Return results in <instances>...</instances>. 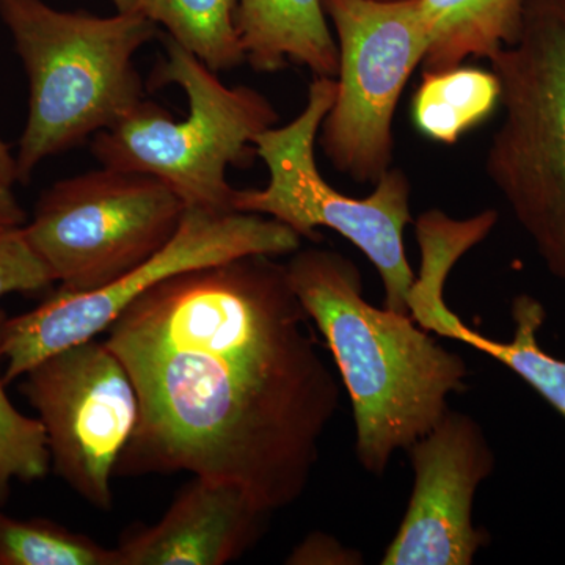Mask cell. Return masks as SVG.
<instances>
[{"label": "cell", "instance_id": "obj_19", "mask_svg": "<svg viewBox=\"0 0 565 565\" xmlns=\"http://www.w3.org/2000/svg\"><path fill=\"white\" fill-rule=\"evenodd\" d=\"M9 316L0 310V363L3 360V326ZM0 370V508L6 505L13 481H40L51 470L47 434L40 418L22 415L6 393Z\"/></svg>", "mask_w": 565, "mask_h": 565}, {"label": "cell", "instance_id": "obj_24", "mask_svg": "<svg viewBox=\"0 0 565 565\" xmlns=\"http://www.w3.org/2000/svg\"><path fill=\"white\" fill-rule=\"evenodd\" d=\"M114 2L115 9L120 11V13H126V11L136 10L137 0H111Z\"/></svg>", "mask_w": 565, "mask_h": 565}, {"label": "cell", "instance_id": "obj_1", "mask_svg": "<svg viewBox=\"0 0 565 565\" xmlns=\"http://www.w3.org/2000/svg\"><path fill=\"white\" fill-rule=\"evenodd\" d=\"M274 258L173 275L111 322L139 396L118 476L184 471L269 514L302 497L341 388Z\"/></svg>", "mask_w": 565, "mask_h": 565}, {"label": "cell", "instance_id": "obj_6", "mask_svg": "<svg viewBox=\"0 0 565 565\" xmlns=\"http://www.w3.org/2000/svg\"><path fill=\"white\" fill-rule=\"evenodd\" d=\"M334 96V77H316L303 110L288 125L256 137V156L266 163L269 182L264 189L237 191L233 210L274 218L313 243L321 239L319 228L340 233L381 275L386 310L411 316L408 296L416 277L404 244L412 222L411 181L403 170L390 169L370 196L352 199L323 180L315 143Z\"/></svg>", "mask_w": 565, "mask_h": 565}, {"label": "cell", "instance_id": "obj_25", "mask_svg": "<svg viewBox=\"0 0 565 565\" xmlns=\"http://www.w3.org/2000/svg\"><path fill=\"white\" fill-rule=\"evenodd\" d=\"M373 2H404V0H373Z\"/></svg>", "mask_w": 565, "mask_h": 565}, {"label": "cell", "instance_id": "obj_2", "mask_svg": "<svg viewBox=\"0 0 565 565\" xmlns=\"http://www.w3.org/2000/svg\"><path fill=\"white\" fill-rule=\"evenodd\" d=\"M289 285L332 352L352 403L356 457L367 473H385L467 390L459 353L416 329L411 316L363 299L359 267L341 253L308 248L286 264Z\"/></svg>", "mask_w": 565, "mask_h": 565}, {"label": "cell", "instance_id": "obj_5", "mask_svg": "<svg viewBox=\"0 0 565 565\" xmlns=\"http://www.w3.org/2000/svg\"><path fill=\"white\" fill-rule=\"evenodd\" d=\"M489 62L503 120L487 150V177L565 282V0H525L519 40Z\"/></svg>", "mask_w": 565, "mask_h": 565}, {"label": "cell", "instance_id": "obj_12", "mask_svg": "<svg viewBox=\"0 0 565 565\" xmlns=\"http://www.w3.org/2000/svg\"><path fill=\"white\" fill-rule=\"evenodd\" d=\"M269 512L233 486L193 476L156 525L134 526L117 546L120 565H223L262 537Z\"/></svg>", "mask_w": 565, "mask_h": 565}, {"label": "cell", "instance_id": "obj_13", "mask_svg": "<svg viewBox=\"0 0 565 565\" xmlns=\"http://www.w3.org/2000/svg\"><path fill=\"white\" fill-rule=\"evenodd\" d=\"M445 281L441 270H419L408 296L411 318L424 330L471 345L503 363L565 419V360L550 355L537 340L546 319L544 305L530 294L516 296L512 302L514 338L501 343L470 329L449 310L444 299Z\"/></svg>", "mask_w": 565, "mask_h": 565}, {"label": "cell", "instance_id": "obj_22", "mask_svg": "<svg viewBox=\"0 0 565 565\" xmlns=\"http://www.w3.org/2000/svg\"><path fill=\"white\" fill-rule=\"evenodd\" d=\"M28 221L25 211L11 191L10 185L0 182V228L24 226Z\"/></svg>", "mask_w": 565, "mask_h": 565}, {"label": "cell", "instance_id": "obj_9", "mask_svg": "<svg viewBox=\"0 0 565 565\" xmlns=\"http://www.w3.org/2000/svg\"><path fill=\"white\" fill-rule=\"evenodd\" d=\"M337 32V96L321 125L334 170L375 184L394 154L397 103L427 51L418 0H322Z\"/></svg>", "mask_w": 565, "mask_h": 565}, {"label": "cell", "instance_id": "obj_3", "mask_svg": "<svg viewBox=\"0 0 565 565\" xmlns=\"http://www.w3.org/2000/svg\"><path fill=\"white\" fill-rule=\"evenodd\" d=\"M31 84L28 125L20 139L18 181L44 159L114 128L143 102L137 52L158 35L140 11L96 17L43 0H0Z\"/></svg>", "mask_w": 565, "mask_h": 565}, {"label": "cell", "instance_id": "obj_10", "mask_svg": "<svg viewBox=\"0 0 565 565\" xmlns=\"http://www.w3.org/2000/svg\"><path fill=\"white\" fill-rule=\"evenodd\" d=\"M21 379L20 392L46 429L55 475L93 508L110 511L111 478L139 422L125 364L93 338L52 353Z\"/></svg>", "mask_w": 565, "mask_h": 565}, {"label": "cell", "instance_id": "obj_14", "mask_svg": "<svg viewBox=\"0 0 565 565\" xmlns=\"http://www.w3.org/2000/svg\"><path fill=\"white\" fill-rule=\"evenodd\" d=\"M236 32L245 62L259 73L291 62L316 77H337V40L322 0H239Z\"/></svg>", "mask_w": 565, "mask_h": 565}, {"label": "cell", "instance_id": "obj_18", "mask_svg": "<svg viewBox=\"0 0 565 565\" xmlns=\"http://www.w3.org/2000/svg\"><path fill=\"white\" fill-rule=\"evenodd\" d=\"M0 565H120L117 548L46 519H17L0 508Z\"/></svg>", "mask_w": 565, "mask_h": 565}, {"label": "cell", "instance_id": "obj_8", "mask_svg": "<svg viewBox=\"0 0 565 565\" xmlns=\"http://www.w3.org/2000/svg\"><path fill=\"white\" fill-rule=\"evenodd\" d=\"M302 237L289 226L248 212H210L185 207L180 228L147 262L110 285L90 292L57 294L28 313L7 318L2 353L9 385L36 363L71 345L106 332L141 294L189 270L244 256L292 255Z\"/></svg>", "mask_w": 565, "mask_h": 565}, {"label": "cell", "instance_id": "obj_20", "mask_svg": "<svg viewBox=\"0 0 565 565\" xmlns=\"http://www.w3.org/2000/svg\"><path fill=\"white\" fill-rule=\"evenodd\" d=\"M52 282L54 277L33 252L24 226L0 228V297L40 292Z\"/></svg>", "mask_w": 565, "mask_h": 565}, {"label": "cell", "instance_id": "obj_23", "mask_svg": "<svg viewBox=\"0 0 565 565\" xmlns=\"http://www.w3.org/2000/svg\"><path fill=\"white\" fill-rule=\"evenodd\" d=\"M18 181L17 158L11 156L9 147L0 140V182L13 185Z\"/></svg>", "mask_w": 565, "mask_h": 565}, {"label": "cell", "instance_id": "obj_21", "mask_svg": "<svg viewBox=\"0 0 565 565\" xmlns=\"http://www.w3.org/2000/svg\"><path fill=\"white\" fill-rule=\"evenodd\" d=\"M343 548L329 535L313 534L294 550L288 564H344Z\"/></svg>", "mask_w": 565, "mask_h": 565}, {"label": "cell", "instance_id": "obj_16", "mask_svg": "<svg viewBox=\"0 0 565 565\" xmlns=\"http://www.w3.org/2000/svg\"><path fill=\"white\" fill-rule=\"evenodd\" d=\"M501 85L492 70L455 66L424 71L414 98L416 129L437 143H456L497 109Z\"/></svg>", "mask_w": 565, "mask_h": 565}, {"label": "cell", "instance_id": "obj_15", "mask_svg": "<svg viewBox=\"0 0 565 565\" xmlns=\"http://www.w3.org/2000/svg\"><path fill=\"white\" fill-rule=\"evenodd\" d=\"M427 35L424 71L493 57L522 33L525 0H418Z\"/></svg>", "mask_w": 565, "mask_h": 565}, {"label": "cell", "instance_id": "obj_7", "mask_svg": "<svg viewBox=\"0 0 565 565\" xmlns=\"http://www.w3.org/2000/svg\"><path fill=\"white\" fill-rule=\"evenodd\" d=\"M184 212L158 178L103 167L52 184L24 233L62 291L90 292L169 244Z\"/></svg>", "mask_w": 565, "mask_h": 565}, {"label": "cell", "instance_id": "obj_4", "mask_svg": "<svg viewBox=\"0 0 565 565\" xmlns=\"http://www.w3.org/2000/svg\"><path fill=\"white\" fill-rule=\"evenodd\" d=\"M167 58L156 68V85H178L188 99L177 120L154 103L139 107L114 128L98 132L92 151L107 169L150 174L166 182L188 210L236 212L230 167L256 154L255 139L274 128L278 111L250 87H226L217 73L167 36Z\"/></svg>", "mask_w": 565, "mask_h": 565}, {"label": "cell", "instance_id": "obj_11", "mask_svg": "<svg viewBox=\"0 0 565 565\" xmlns=\"http://www.w3.org/2000/svg\"><path fill=\"white\" fill-rule=\"evenodd\" d=\"M415 482L399 530L382 565H470L486 534L473 526L476 490L494 457L479 424L448 411L411 448Z\"/></svg>", "mask_w": 565, "mask_h": 565}, {"label": "cell", "instance_id": "obj_17", "mask_svg": "<svg viewBox=\"0 0 565 565\" xmlns=\"http://www.w3.org/2000/svg\"><path fill=\"white\" fill-rule=\"evenodd\" d=\"M239 0H137L136 10L215 73L245 62L236 32Z\"/></svg>", "mask_w": 565, "mask_h": 565}]
</instances>
